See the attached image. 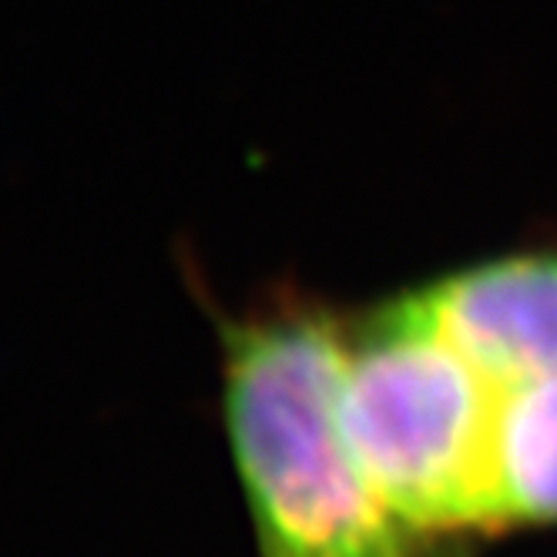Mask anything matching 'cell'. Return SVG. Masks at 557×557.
I'll list each match as a JSON object with an SVG mask.
<instances>
[{
	"instance_id": "cell-1",
	"label": "cell",
	"mask_w": 557,
	"mask_h": 557,
	"mask_svg": "<svg viewBox=\"0 0 557 557\" xmlns=\"http://www.w3.org/2000/svg\"><path fill=\"white\" fill-rule=\"evenodd\" d=\"M222 426L256 557H467L423 537L370 484L343 430L346 320L278 299L215 312Z\"/></svg>"
},
{
	"instance_id": "cell-2",
	"label": "cell",
	"mask_w": 557,
	"mask_h": 557,
	"mask_svg": "<svg viewBox=\"0 0 557 557\" xmlns=\"http://www.w3.org/2000/svg\"><path fill=\"white\" fill-rule=\"evenodd\" d=\"M497 383L433 326L413 289L346 320L343 430L370 484L423 537L494 534Z\"/></svg>"
},
{
	"instance_id": "cell-3",
	"label": "cell",
	"mask_w": 557,
	"mask_h": 557,
	"mask_svg": "<svg viewBox=\"0 0 557 557\" xmlns=\"http://www.w3.org/2000/svg\"><path fill=\"white\" fill-rule=\"evenodd\" d=\"M413 296L494 383L557 373V249L470 262L417 286Z\"/></svg>"
},
{
	"instance_id": "cell-4",
	"label": "cell",
	"mask_w": 557,
	"mask_h": 557,
	"mask_svg": "<svg viewBox=\"0 0 557 557\" xmlns=\"http://www.w3.org/2000/svg\"><path fill=\"white\" fill-rule=\"evenodd\" d=\"M491 504L494 534L557 524V373L497 383Z\"/></svg>"
}]
</instances>
